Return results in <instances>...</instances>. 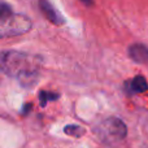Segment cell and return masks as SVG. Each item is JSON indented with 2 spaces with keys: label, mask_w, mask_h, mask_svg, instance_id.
Segmentation results:
<instances>
[{
  "label": "cell",
  "mask_w": 148,
  "mask_h": 148,
  "mask_svg": "<svg viewBox=\"0 0 148 148\" xmlns=\"http://www.w3.org/2000/svg\"><path fill=\"white\" fill-rule=\"evenodd\" d=\"M42 66L39 56L20 51L0 52V73L16 78L22 86L31 87L36 83Z\"/></svg>",
  "instance_id": "cell-1"
},
{
  "label": "cell",
  "mask_w": 148,
  "mask_h": 148,
  "mask_svg": "<svg viewBox=\"0 0 148 148\" xmlns=\"http://www.w3.org/2000/svg\"><path fill=\"white\" fill-rule=\"evenodd\" d=\"M33 27L31 20L25 14L13 13L8 17L0 18V38H12L23 35Z\"/></svg>",
  "instance_id": "cell-2"
},
{
  "label": "cell",
  "mask_w": 148,
  "mask_h": 148,
  "mask_svg": "<svg viewBox=\"0 0 148 148\" xmlns=\"http://www.w3.org/2000/svg\"><path fill=\"white\" fill-rule=\"evenodd\" d=\"M96 134L105 143H114L122 140L127 135V127L122 120L117 117H109L101 121L96 127Z\"/></svg>",
  "instance_id": "cell-3"
},
{
  "label": "cell",
  "mask_w": 148,
  "mask_h": 148,
  "mask_svg": "<svg viewBox=\"0 0 148 148\" xmlns=\"http://www.w3.org/2000/svg\"><path fill=\"white\" fill-rule=\"evenodd\" d=\"M38 5H39V9H40L42 14L51 23H53V25H62L65 22L64 17L57 12L56 8L48 0H38Z\"/></svg>",
  "instance_id": "cell-4"
},
{
  "label": "cell",
  "mask_w": 148,
  "mask_h": 148,
  "mask_svg": "<svg viewBox=\"0 0 148 148\" xmlns=\"http://www.w3.org/2000/svg\"><path fill=\"white\" fill-rule=\"evenodd\" d=\"M125 90L129 95H134V94H142L146 92L148 90V84L147 81L143 78L142 75H136L135 78L130 79L125 83Z\"/></svg>",
  "instance_id": "cell-5"
},
{
  "label": "cell",
  "mask_w": 148,
  "mask_h": 148,
  "mask_svg": "<svg viewBox=\"0 0 148 148\" xmlns=\"http://www.w3.org/2000/svg\"><path fill=\"white\" fill-rule=\"evenodd\" d=\"M129 55L134 61L148 64V48L143 44H133L129 48Z\"/></svg>",
  "instance_id": "cell-6"
},
{
  "label": "cell",
  "mask_w": 148,
  "mask_h": 148,
  "mask_svg": "<svg viewBox=\"0 0 148 148\" xmlns=\"http://www.w3.org/2000/svg\"><path fill=\"white\" fill-rule=\"evenodd\" d=\"M60 97L59 94L56 92H49V91H40L39 94V101H40L42 107H46L48 101H53V100H57Z\"/></svg>",
  "instance_id": "cell-7"
},
{
  "label": "cell",
  "mask_w": 148,
  "mask_h": 148,
  "mask_svg": "<svg viewBox=\"0 0 148 148\" xmlns=\"http://www.w3.org/2000/svg\"><path fill=\"white\" fill-rule=\"evenodd\" d=\"M64 133L66 135L74 136V138H79V136H82L84 134V129L78 125H68V126H65Z\"/></svg>",
  "instance_id": "cell-8"
},
{
  "label": "cell",
  "mask_w": 148,
  "mask_h": 148,
  "mask_svg": "<svg viewBox=\"0 0 148 148\" xmlns=\"http://www.w3.org/2000/svg\"><path fill=\"white\" fill-rule=\"evenodd\" d=\"M13 10L10 8V5H8L7 3H1L0 1V18H4V17H8V16L13 14Z\"/></svg>",
  "instance_id": "cell-9"
},
{
  "label": "cell",
  "mask_w": 148,
  "mask_h": 148,
  "mask_svg": "<svg viewBox=\"0 0 148 148\" xmlns=\"http://www.w3.org/2000/svg\"><path fill=\"white\" fill-rule=\"evenodd\" d=\"M82 3H84L86 5H91L92 4V0H81Z\"/></svg>",
  "instance_id": "cell-10"
}]
</instances>
